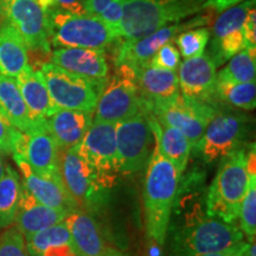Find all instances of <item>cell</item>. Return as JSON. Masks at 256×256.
<instances>
[{
  "instance_id": "obj_1",
  "label": "cell",
  "mask_w": 256,
  "mask_h": 256,
  "mask_svg": "<svg viewBox=\"0 0 256 256\" xmlns=\"http://www.w3.org/2000/svg\"><path fill=\"white\" fill-rule=\"evenodd\" d=\"M197 174L179 182L164 241L165 256H200L232 247L244 240L236 223L206 214V194ZM162 244V246H164Z\"/></svg>"
},
{
  "instance_id": "obj_2",
  "label": "cell",
  "mask_w": 256,
  "mask_h": 256,
  "mask_svg": "<svg viewBox=\"0 0 256 256\" xmlns=\"http://www.w3.org/2000/svg\"><path fill=\"white\" fill-rule=\"evenodd\" d=\"M180 178L182 174L160 152L154 139L152 154L146 165L142 208L147 238L160 247L164 244Z\"/></svg>"
},
{
  "instance_id": "obj_3",
  "label": "cell",
  "mask_w": 256,
  "mask_h": 256,
  "mask_svg": "<svg viewBox=\"0 0 256 256\" xmlns=\"http://www.w3.org/2000/svg\"><path fill=\"white\" fill-rule=\"evenodd\" d=\"M60 170L64 188L80 210L94 215L104 209L116 179L96 171L75 147L60 150Z\"/></svg>"
},
{
  "instance_id": "obj_4",
  "label": "cell",
  "mask_w": 256,
  "mask_h": 256,
  "mask_svg": "<svg viewBox=\"0 0 256 256\" xmlns=\"http://www.w3.org/2000/svg\"><path fill=\"white\" fill-rule=\"evenodd\" d=\"M247 151L244 147L223 159L206 194V214L226 223H236L248 188Z\"/></svg>"
},
{
  "instance_id": "obj_5",
  "label": "cell",
  "mask_w": 256,
  "mask_h": 256,
  "mask_svg": "<svg viewBox=\"0 0 256 256\" xmlns=\"http://www.w3.org/2000/svg\"><path fill=\"white\" fill-rule=\"evenodd\" d=\"M200 0H124L119 38L138 40L198 11Z\"/></svg>"
},
{
  "instance_id": "obj_6",
  "label": "cell",
  "mask_w": 256,
  "mask_h": 256,
  "mask_svg": "<svg viewBox=\"0 0 256 256\" xmlns=\"http://www.w3.org/2000/svg\"><path fill=\"white\" fill-rule=\"evenodd\" d=\"M51 46L104 49L118 40L113 30L98 17L75 14L63 10L46 12Z\"/></svg>"
},
{
  "instance_id": "obj_7",
  "label": "cell",
  "mask_w": 256,
  "mask_h": 256,
  "mask_svg": "<svg viewBox=\"0 0 256 256\" xmlns=\"http://www.w3.org/2000/svg\"><path fill=\"white\" fill-rule=\"evenodd\" d=\"M58 110H75L94 113L106 82H96L75 75L56 64L46 62L38 69Z\"/></svg>"
},
{
  "instance_id": "obj_8",
  "label": "cell",
  "mask_w": 256,
  "mask_h": 256,
  "mask_svg": "<svg viewBox=\"0 0 256 256\" xmlns=\"http://www.w3.org/2000/svg\"><path fill=\"white\" fill-rule=\"evenodd\" d=\"M136 74L127 64H116L113 75L107 78L94 110V121L119 124L142 112Z\"/></svg>"
},
{
  "instance_id": "obj_9",
  "label": "cell",
  "mask_w": 256,
  "mask_h": 256,
  "mask_svg": "<svg viewBox=\"0 0 256 256\" xmlns=\"http://www.w3.org/2000/svg\"><path fill=\"white\" fill-rule=\"evenodd\" d=\"M250 130V119L235 112L217 110L194 151L206 164L223 160L242 148Z\"/></svg>"
},
{
  "instance_id": "obj_10",
  "label": "cell",
  "mask_w": 256,
  "mask_h": 256,
  "mask_svg": "<svg viewBox=\"0 0 256 256\" xmlns=\"http://www.w3.org/2000/svg\"><path fill=\"white\" fill-rule=\"evenodd\" d=\"M2 19L14 28L28 48V56L34 55L42 66V56L51 55L46 12L37 0H5L2 4Z\"/></svg>"
},
{
  "instance_id": "obj_11",
  "label": "cell",
  "mask_w": 256,
  "mask_h": 256,
  "mask_svg": "<svg viewBox=\"0 0 256 256\" xmlns=\"http://www.w3.org/2000/svg\"><path fill=\"white\" fill-rule=\"evenodd\" d=\"M115 134L120 174L132 176L146 168L154 146V134L146 112L116 124Z\"/></svg>"
},
{
  "instance_id": "obj_12",
  "label": "cell",
  "mask_w": 256,
  "mask_h": 256,
  "mask_svg": "<svg viewBox=\"0 0 256 256\" xmlns=\"http://www.w3.org/2000/svg\"><path fill=\"white\" fill-rule=\"evenodd\" d=\"M218 110L212 104L192 100L179 92L172 100L152 106L151 113L159 122L180 130L190 142L192 150L198 145L209 121Z\"/></svg>"
},
{
  "instance_id": "obj_13",
  "label": "cell",
  "mask_w": 256,
  "mask_h": 256,
  "mask_svg": "<svg viewBox=\"0 0 256 256\" xmlns=\"http://www.w3.org/2000/svg\"><path fill=\"white\" fill-rule=\"evenodd\" d=\"M254 6L255 0H244L238 5L220 12V17L216 19L212 26L210 50L208 52L216 68L246 49L243 23L248 11Z\"/></svg>"
},
{
  "instance_id": "obj_14",
  "label": "cell",
  "mask_w": 256,
  "mask_h": 256,
  "mask_svg": "<svg viewBox=\"0 0 256 256\" xmlns=\"http://www.w3.org/2000/svg\"><path fill=\"white\" fill-rule=\"evenodd\" d=\"M115 130L116 124L92 120L86 136L74 147L96 171L118 179L120 172Z\"/></svg>"
},
{
  "instance_id": "obj_15",
  "label": "cell",
  "mask_w": 256,
  "mask_h": 256,
  "mask_svg": "<svg viewBox=\"0 0 256 256\" xmlns=\"http://www.w3.org/2000/svg\"><path fill=\"white\" fill-rule=\"evenodd\" d=\"M14 154L22 156L36 174L62 183L60 148L46 127L38 128L30 133L20 132Z\"/></svg>"
},
{
  "instance_id": "obj_16",
  "label": "cell",
  "mask_w": 256,
  "mask_h": 256,
  "mask_svg": "<svg viewBox=\"0 0 256 256\" xmlns=\"http://www.w3.org/2000/svg\"><path fill=\"white\" fill-rule=\"evenodd\" d=\"M210 16H200L184 23L166 25L138 40H124L116 55V64H127L130 66L147 63L154 54L182 32L194 28H202L209 23Z\"/></svg>"
},
{
  "instance_id": "obj_17",
  "label": "cell",
  "mask_w": 256,
  "mask_h": 256,
  "mask_svg": "<svg viewBox=\"0 0 256 256\" xmlns=\"http://www.w3.org/2000/svg\"><path fill=\"white\" fill-rule=\"evenodd\" d=\"M216 75V66L208 54L184 60L179 64L178 74L182 95L211 104L215 96Z\"/></svg>"
},
{
  "instance_id": "obj_18",
  "label": "cell",
  "mask_w": 256,
  "mask_h": 256,
  "mask_svg": "<svg viewBox=\"0 0 256 256\" xmlns=\"http://www.w3.org/2000/svg\"><path fill=\"white\" fill-rule=\"evenodd\" d=\"M132 68L136 74L142 110L145 112L152 106L172 100L179 94L178 74L176 72L156 68L148 63Z\"/></svg>"
},
{
  "instance_id": "obj_19",
  "label": "cell",
  "mask_w": 256,
  "mask_h": 256,
  "mask_svg": "<svg viewBox=\"0 0 256 256\" xmlns=\"http://www.w3.org/2000/svg\"><path fill=\"white\" fill-rule=\"evenodd\" d=\"M51 63L75 75L106 82L108 78V63L104 49L87 48H58L51 51Z\"/></svg>"
},
{
  "instance_id": "obj_20",
  "label": "cell",
  "mask_w": 256,
  "mask_h": 256,
  "mask_svg": "<svg viewBox=\"0 0 256 256\" xmlns=\"http://www.w3.org/2000/svg\"><path fill=\"white\" fill-rule=\"evenodd\" d=\"M22 174V185L40 203L64 211L78 210V206L64 188V185L55 179L46 178L32 170L25 160L18 154H12Z\"/></svg>"
},
{
  "instance_id": "obj_21",
  "label": "cell",
  "mask_w": 256,
  "mask_h": 256,
  "mask_svg": "<svg viewBox=\"0 0 256 256\" xmlns=\"http://www.w3.org/2000/svg\"><path fill=\"white\" fill-rule=\"evenodd\" d=\"M64 222L81 256H113L120 252L107 244L92 214L80 209L72 211Z\"/></svg>"
},
{
  "instance_id": "obj_22",
  "label": "cell",
  "mask_w": 256,
  "mask_h": 256,
  "mask_svg": "<svg viewBox=\"0 0 256 256\" xmlns=\"http://www.w3.org/2000/svg\"><path fill=\"white\" fill-rule=\"evenodd\" d=\"M69 214V211L52 209L44 206L24 188H22V196L14 220V226L20 232L25 240H28L37 232L64 222Z\"/></svg>"
},
{
  "instance_id": "obj_23",
  "label": "cell",
  "mask_w": 256,
  "mask_h": 256,
  "mask_svg": "<svg viewBox=\"0 0 256 256\" xmlns=\"http://www.w3.org/2000/svg\"><path fill=\"white\" fill-rule=\"evenodd\" d=\"M16 81L32 119L40 126L46 124V120L58 108L54 104L40 70L28 64L19 72Z\"/></svg>"
},
{
  "instance_id": "obj_24",
  "label": "cell",
  "mask_w": 256,
  "mask_h": 256,
  "mask_svg": "<svg viewBox=\"0 0 256 256\" xmlns=\"http://www.w3.org/2000/svg\"><path fill=\"white\" fill-rule=\"evenodd\" d=\"M92 124V113L75 110H57L46 120V127L58 146L66 150L76 146Z\"/></svg>"
},
{
  "instance_id": "obj_25",
  "label": "cell",
  "mask_w": 256,
  "mask_h": 256,
  "mask_svg": "<svg viewBox=\"0 0 256 256\" xmlns=\"http://www.w3.org/2000/svg\"><path fill=\"white\" fill-rule=\"evenodd\" d=\"M147 116L160 152L174 164L179 174H183L192 151L188 139L177 128L159 122L151 113H147Z\"/></svg>"
},
{
  "instance_id": "obj_26",
  "label": "cell",
  "mask_w": 256,
  "mask_h": 256,
  "mask_svg": "<svg viewBox=\"0 0 256 256\" xmlns=\"http://www.w3.org/2000/svg\"><path fill=\"white\" fill-rule=\"evenodd\" d=\"M0 110L18 130L30 133L40 126L31 118L14 78L0 75Z\"/></svg>"
},
{
  "instance_id": "obj_27",
  "label": "cell",
  "mask_w": 256,
  "mask_h": 256,
  "mask_svg": "<svg viewBox=\"0 0 256 256\" xmlns=\"http://www.w3.org/2000/svg\"><path fill=\"white\" fill-rule=\"evenodd\" d=\"M25 242L30 256H81L74 246L66 222L37 232Z\"/></svg>"
},
{
  "instance_id": "obj_28",
  "label": "cell",
  "mask_w": 256,
  "mask_h": 256,
  "mask_svg": "<svg viewBox=\"0 0 256 256\" xmlns=\"http://www.w3.org/2000/svg\"><path fill=\"white\" fill-rule=\"evenodd\" d=\"M28 64V48L14 28L6 22L0 25V75L17 78Z\"/></svg>"
},
{
  "instance_id": "obj_29",
  "label": "cell",
  "mask_w": 256,
  "mask_h": 256,
  "mask_svg": "<svg viewBox=\"0 0 256 256\" xmlns=\"http://www.w3.org/2000/svg\"><path fill=\"white\" fill-rule=\"evenodd\" d=\"M22 182L18 172L6 165L4 177L0 179V230L14 224L22 196Z\"/></svg>"
},
{
  "instance_id": "obj_30",
  "label": "cell",
  "mask_w": 256,
  "mask_h": 256,
  "mask_svg": "<svg viewBox=\"0 0 256 256\" xmlns=\"http://www.w3.org/2000/svg\"><path fill=\"white\" fill-rule=\"evenodd\" d=\"M215 96L232 107L252 110L256 107V84L255 82L236 83L216 80Z\"/></svg>"
},
{
  "instance_id": "obj_31",
  "label": "cell",
  "mask_w": 256,
  "mask_h": 256,
  "mask_svg": "<svg viewBox=\"0 0 256 256\" xmlns=\"http://www.w3.org/2000/svg\"><path fill=\"white\" fill-rule=\"evenodd\" d=\"M256 50L243 49L229 60L228 64L216 75L217 81L255 82Z\"/></svg>"
},
{
  "instance_id": "obj_32",
  "label": "cell",
  "mask_w": 256,
  "mask_h": 256,
  "mask_svg": "<svg viewBox=\"0 0 256 256\" xmlns=\"http://www.w3.org/2000/svg\"><path fill=\"white\" fill-rule=\"evenodd\" d=\"M210 40V31L206 28H190L176 37L178 51L184 60L194 58L203 55Z\"/></svg>"
},
{
  "instance_id": "obj_33",
  "label": "cell",
  "mask_w": 256,
  "mask_h": 256,
  "mask_svg": "<svg viewBox=\"0 0 256 256\" xmlns=\"http://www.w3.org/2000/svg\"><path fill=\"white\" fill-rule=\"evenodd\" d=\"M238 228L248 242L255 241L256 235V177H249L248 188L238 212Z\"/></svg>"
},
{
  "instance_id": "obj_34",
  "label": "cell",
  "mask_w": 256,
  "mask_h": 256,
  "mask_svg": "<svg viewBox=\"0 0 256 256\" xmlns=\"http://www.w3.org/2000/svg\"><path fill=\"white\" fill-rule=\"evenodd\" d=\"M0 256H30L24 236L16 226L0 232Z\"/></svg>"
},
{
  "instance_id": "obj_35",
  "label": "cell",
  "mask_w": 256,
  "mask_h": 256,
  "mask_svg": "<svg viewBox=\"0 0 256 256\" xmlns=\"http://www.w3.org/2000/svg\"><path fill=\"white\" fill-rule=\"evenodd\" d=\"M147 63L156 68L176 72L180 63V54H179L177 46H174V40H171L160 48Z\"/></svg>"
},
{
  "instance_id": "obj_36",
  "label": "cell",
  "mask_w": 256,
  "mask_h": 256,
  "mask_svg": "<svg viewBox=\"0 0 256 256\" xmlns=\"http://www.w3.org/2000/svg\"><path fill=\"white\" fill-rule=\"evenodd\" d=\"M19 134H20V130H18L10 122L8 118L0 110V153L14 154Z\"/></svg>"
},
{
  "instance_id": "obj_37",
  "label": "cell",
  "mask_w": 256,
  "mask_h": 256,
  "mask_svg": "<svg viewBox=\"0 0 256 256\" xmlns=\"http://www.w3.org/2000/svg\"><path fill=\"white\" fill-rule=\"evenodd\" d=\"M124 0H110V2L98 14V18L107 25L110 30H113L119 38V26L124 14Z\"/></svg>"
},
{
  "instance_id": "obj_38",
  "label": "cell",
  "mask_w": 256,
  "mask_h": 256,
  "mask_svg": "<svg viewBox=\"0 0 256 256\" xmlns=\"http://www.w3.org/2000/svg\"><path fill=\"white\" fill-rule=\"evenodd\" d=\"M44 12L63 10L75 14H86V0H37Z\"/></svg>"
},
{
  "instance_id": "obj_39",
  "label": "cell",
  "mask_w": 256,
  "mask_h": 256,
  "mask_svg": "<svg viewBox=\"0 0 256 256\" xmlns=\"http://www.w3.org/2000/svg\"><path fill=\"white\" fill-rule=\"evenodd\" d=\"M246 49L256 50V10L255 6L248 11L243 23Z\"/></svg>"
},
{
  "instance_id": "obj_40",
  "label": "cell",
  "mask_w": 256,
  "mask_h": 256,
  "mask_svg": "<svg viewBox=\"0 0 256 256\" xmlns=\"http://www.w3.org/2000/svg\"><path fill=\"white\" fill-rule=\"evenodd\" d=\"M248 246H249V242L243 240V241L236 243L235 246H232V247H230V248L224 249V250L209 252V254L200 255V256H243L244 252L247 250Z\"/></svg>"
},
{
  "instance_id": "obj_41",
  "label": "cell",
  "mask_w": 256,
  "mask_h": 256,
  "mask_svg": "<svg viewBox=\"0 0 256 256\" xmlns=\"http://www.w3.org/2000/svg\"><path fill=\"white\" fill-rule=\"evenodd\" d=\"M244 2V0H206L202 8H211L215 12H223L232 6L238 5L240 2Z\"/></svg>"
},
{
  "instance_id": "obj_42",
  "label": "cell",
  "mask_w": 256,
  "mask_h": 256,
  "mask_svg": "<svg viewBox=\"0 0 256 256\" xmlns=\"http://www.w3.org/2000/svg\"><path fill=\"white\" fill-rule=\"evenodd\" d=\"M110 2V0H86V14L98 17L102 10Z\"/></svg>"
},
{
  "instance_id": "obj_43",
  "label": "cell",
  "mask_w": 256,
  "mask_h": 256,
  "mask_svg": "<svg viewBox=\"0 0 256 256\" xmlns=\"http://www.w3.org/2000/svg\"><path fill=\"white\" fill-rule=\"evenodd\" d=\"M5 171H6V165H5L4 158H2V154L0 153V179L4 177Z\"/></svg>"
},
{
  "instance_id": "obj_44",
  "label": "cell",
  "mask_w": 256,
  "mask_h": 256,
  "mask_svg": "<svg viewBox=\"0 0 256 256\" xmlns=\"http://www.w3.org/2000/svg\"><path fill=\"white\" fill-rule=\"evenodd\" d=\"M4 19H2V4H0V25H2Z\"/></svg>"
},
{
  "instance_id": "obj_45",
  "label": "cell",
  "mask_w": 256,
  "mask_h": 256,
  "mask_svg": "<svg viewBox=\"0 0 256 256\" xmlns=\"http://www.w3.org/2000/svg\"><path fill=\"white\" fill-rule=\"evenodd\" d=\"M113 256H124V255H122V254H121V252H119V254H116V255H113Z\"/></svg>"
},
{
  "instance_id": "obj_46",
  "label": "cell",
  "mask_w": 256,
  "mask_h": 256,
  "mask_svg": "<svg viewBox=\"0 0 256 256\" xmlns=\"http://www.w3.org/2000/svg\"><path fill=\"white\" fill-rule=\"evenodd\" d=\"M4 2H5V0H0V4H2Z\"/></svg>"
}]
</instances>
